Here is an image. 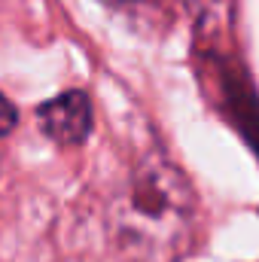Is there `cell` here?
I'll use <instances>...</instances> for the list:
<instances>
[{
	"label": "cell",
	"instance_id": "cell-3",
	"mask_svg": "<svg viewBox=\"0 0 259 262\" xmlns=\"http://www.w3.org/2000/svg\"><path fill=\"white\" fill-rule=\"evenodd\" d=\"M183 3L201 28H223L232 18V3L235 0H183Z\"/></svg>",
	"mask_w": 259,
	"mask_h": 262
},
{
	"label": "cell",
	"instance_id": "cell-2",
	"mask_svg": "<svg viewBox=\"0 0 259 262\" xmlns=\"http://www.w3.org/2000/svg\"><path fill=\"white\" fill-rule=\"evenodd\" d=\"M37 119H40L43 134L49 140L61 143V146H79L92 134V125H95V119H92V101L79 89L61 92V95L49 98L46 104H40Z\"/></svg>",
	"mask_w": 259,
	"mask_h": 262
},
{
	"label": "cell",
	"instance_id": "cell-1",
	"mask_svg": "<svg viewBox=\"0 0 259 262\" xmlns=\"http://www.w3.org/2000/svg\"><path fill=\"white\" fill-rule=\"evenodd\" d=\"M107 223L128 262H180L195 241L198 198L168 156L146 152L113 192Z\"/></svg>",
	"mask_w": 259,
	"mask_h": 262
},
{
	"label": "cell",
	"instance_id": "cell-5",
	"mask_svg": "<svg viewBox=\"0 0 259 262\" xmlns=\"http://www.w3.org/2000/svg\"><path fill=\"white\" fill-rule=\"evenodd\" d=\"M113 6H134V3H146V0H107Z\"/></svg>",
	"mask_w": 259,
	"mask_h": 262
},
{
	"label": "cell",
	"instance_id": "cell-4",
	"mask_svg": "<svg viewBox=\"0 0 259 262\" xmlns=\"http://www.w3.org/2000/svg\"><path fill=\"white\" fill-rule=\"evenodd\" d=\"M15 122H18V113H15V107L0 95V137L3 134H9V131L15 128Z\"/></svg>",
	"mask_w": 259,
	"mask_h": 262
}]
</instances>
